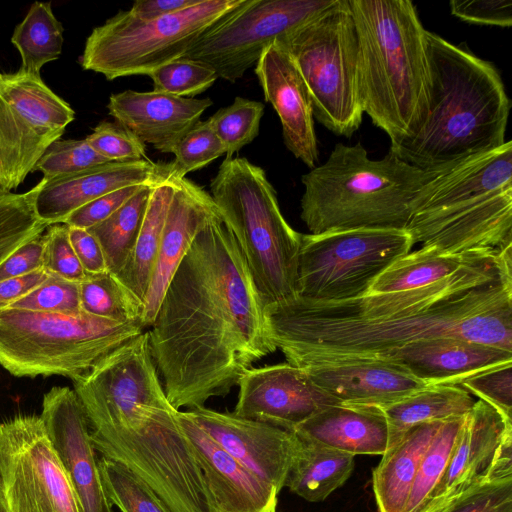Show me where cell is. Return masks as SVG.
Instances as JSON below:
<instances>
[{
  "label": "cell",
  "instance_id": "obj_21",
  "mask_svg": "<svg viewBox=\"0 0 512 512\" xmlns=\"http://www.w3.org/2000/svg\"><path fill=\"white\" fill-rule=\"evenodd\" d=\"M170 177L168 163L140 161L106 162L81 172L43 180L35 199V211L50 225L63 223L75 210L114 190L130 186L156 184Z\"/></svg>",
  "mask_w": 512,
  "mask_h": 512
},
{
  "label": "cell",
  "instance_id": "obj_50",
  "mask_svg": "<svg viewBox=\"0 0 512 512\" xmlns=\"http://www.w3.org/2000/svg\"><path fill=\"white\" fill-rule=\"evenodd\" d=\"M43 234L18 247L0 264V281L43 268Z\"/></svg>",
  "mask_w": 512,
  "mask_h": 512
},
{
  "label": "cell",
  "instance_id": "obj_41",
  "mask_svg": "<svg viewBox=\"0 0 512 512\" xmlns=\"http://www.w3.org/2000/svg\"><path fill=\"white\" fill-rule=\"evenodd\" d=\"M148 76L154 91L185 98L201 94L219 78L208 65L185 58L162 65Z\"/></svg>",
  "mask_w": 512,
  "mask_h": 512
},
{
  "label": "cell",
  "instance_id": "obj_49",
  "mask_svg": "<svg viewBox=\"0 0 512 512\" xmlns=\"http://www.w3.org/2000/svg\"><path fill=\"white\" fill-rule=\"evenodd\" d=\"M451 13L466 22L510 27L512 25L511 0H452Z\"/></svg>",
  "mask_w": 512,
  "mask_h": 512
},
{
  "label": "cell",
  "instance_id": "obj_17",
  "mask_svg": "<svg viewBox=\"0 0 512 512\" xmlns=\"http://www.w3.org/2000/svg\"><path fill=\"white\" fill-rule=\"evenodd\" d=\"M238 386L235 415L289 431L340 403L318 387L304 369L289 363L252 367Z\"/></svg>",
  "mask_w": 512,
  "mask_h": 512
},
{
  "label": "cell",
  "instance_id": "obj_14",
  "mask_svg": "<svg viewBox=\"0 0 512 512\" xmlns=\"http://www.w3.org/2000/svg\"><path fill=\"white\" fill-rule=\"evenodd\" d=\"M0 484L8 512H81L38 415L0 422Z\"/></svg>",
  "mask_w": 512,
  "mask_h": 512
},
{
  "label": "cell",
  "instance_id": "obj_53",
  "mask_svg": "<svg viewBox=\"0 0 512 512\" xmlns=\"http://www.w3.org/2000/svg\"><path fill=\"white\" fill-rule=\"evenodd\" d=\"M200 0H138L135 1L129 13L143 21L154 20L185 10Z\"/></svg>",
  "mask_w": 512,
  "mask_h": 512
},
{
  "label": "cell",
  "instance_id": "obj_43",
  "mask_svg": "<svg viewBox=\"0 0 512 512\" xmlns=\"http://www.w3.org/2000/svg\"><path fill=\"white\" fill-rule=\"evenodd\" d=\"M8 308L39 312L79 314V283L50 274L48 278L27 295Z\"/></svg>",
  "mask_w": 512,
  "mask_h": 512
},
{
  "label": "cell",
  "instance_id": "obj_16",
  "mask_svg": "<svg viewBox=\"0 0 512 512\" xmlns=\"http://www.w3.org/2000/svg\"><path fill=\"white\" fill-rule=\"evenodd\" d=\"M40 417L81 512H113L102 484L89 424L74 389L51 388L43 397Z\"/></svg>",
  "mask_w": 512,
  "mask_h": 512
},
{
  "label": "cell",
  "instance_id": "obj_48",
  "mask_svg": "<svg viewBox=\"0 0 512 512\" xmlns=\"http://www.w3.org/2000/svg\"><path fill=\"white\" fill-rule=\"evenodd\" d=\"M146 185V184H144ZM143 185H130L102 195L72 212L63 223L89 229L110 217Z\"/></svg>",
  "mask_w": 512,
  "mask_h": 512
},
{
  "label": "cell",
  "instance_id": "obj_24",
  "mask_svg": "<svg viewBox=\"0 0 512 512\" xmlns=\"http://www.w3.org/2000/svg\"><path fill=\"white\" fill-rule=\"evenodd\" d=\"M210 98H185L156 91L112 94L109 114L144 144L171 153L176 143L212 105Z\"/></svg>",
  "mask_w": 512,
  "mask_h": 512
},
{
  "label": "cell",
  "instance_id": "obj_40",
  "mask_svg": "<svg viewBox=\"0 0 512 512\" xmlns=\"http://www.w3.org/2000/svg\"><path fill=\"white\" fill-rule=\"evenodd\" d=\"M171 153L175 158L168 163L170 175L184 178L225 154V148L214 132L209 120L198 121L176 143Z\"/></svg>",
  "mask_w": 512,
  "mask_h": 512
},
{
  "label": "cell",
  "instance_id": "obj_4",
  "mask_svg": "<svg viewBox=\"0 0 512 512\" xmlns=\"http://www.w3.org/2000/svg\"><path fill=\"white\" fill-rule=\"evenodd\" d=\"M355 25L358 97L390 143L409 137L428 110L425 31L410 0H348Z\"/></svg>",
  "mask_w": 512,
  "mask_h": 512
},
{
  "label": "cell",
  "instance_id": "obj_45",
  "mask_svg": "<svg viewBox=\"0 0 512 512\" xmlns=\"http://www.w3.org/2000/svg\"><path fill=\"white\" fill-rule=\"evenodd\" d=\"M85 140L109 162L148 159L145 144L117 122H100Z\"/></svg>",
  "mask_w": 512,
  "mask_h": 512
},
{
  "label": "cell",
  "instance_id": "obj_54",
  "mask_svg": "<svg viewBox=\"0 0 512 512\" xmlns=\"http://www.w3.org/2000/svg\"><path fill=\"white\" fill-rule=\"evenodd\" d=\"M0 512H8L1 484H0Z\"/></svg>",
  "mask_w": 512,
  "mask_h": 512
},
{
  "label": "cell",
  "instance_id": "obj_1",
  "mask_svg": "<svg viewBox=\"0 0 512 512\" xmlns=\"http://www.w3.org/2000/svg\"><path fill=\"white\" fill-rule=\"evenodd\" d=\"M264 311L276 348L300 368L376 358L435 337L512 351V247L421 288L341 302L296 297Z\"/></svg>",
  "mask_w": 512,
  "mask_h": 512
},
{
  "label": "cell",
  "instance_id": "obj_20",
  "mask_svg": "<svg viewBox=\"0 0 512 512\" xmlns=\"http://www.w3.org/2000/svg\"><path fill=\"white\" fill-rule=\"evenodd\" d=\"M302 369L323 391L348 405L383 408L429 386L402 365L379 358H346Z\"/></svg>",
  "mask_w": 512,
  "mask_h": 512
},
{
  "label": "cell",
  "instance_id": "obj_22",
  "mask_svg": "<svg viewBox=\"0 0 512 512\" xmlns=\"http://www.w3.org/2000/svg\"><path fill=\"white\" fill-rule=\"evenodd\" d=\"M177 418L219 512H276L279 491L222 449L187 413Z\"/></svg>",
  "mask_w": 512,
  "mask_h": 512
},
{
  "label": "cell",
  "instance_id": "obj_34",
  "mask_svg": "<svg viewBox=\"0 0 512 512\" xmlns=\"http://www.w3.org/2000/svg\"><path fill=\"white\" fill-rule=\"evenodd\" d=\"M154 185H143L110 217L87 229L100 243L107 271L114 276L121 272L129 260Z\"/></svg>",
  "mask_w": 512,
  "mask_h": 512
},
{
  "label": "cell",
  "instance_id": "obj_8",
  "mask_svg": "<svg viewBox=\"0 0 512 512\" xmlns=\"http://www.w3.org/2000/svg\"><path fill=\"white\" fill-rule=\"evenodd\" d=\"M141 320L117 322L85 312L0 310V365L16 377L85 376L115 349L144 332Z\"/></svg>",
  "mask_w": 512,
  "mask_h": 512
},
{
  "label": "cell",
  "instance_id": "obj_52",
  "mask_svg": "<svg viewBox=\"0 0 512 512\" xmlns=\"http://www.w3.org/2000/svg\"><path fill=\"white\" fill-rule=\"evenodd\" d=\"M49 273L41 268L26 275L0 281V310L8 308L37 286L42 284Z\"/></svg>",
  "mask_w": 512,
  "mask_h": 512
},
{
  "label": "cell",
  "instance_id": "obj_13",
  "mask_svg": "<svg viewBox=\"0 0 512 512\" xmlns=\"http://www.w3.org/2000/svg\"><path fill=\"white\" fill-rule=\"evenodd\" d=\"M74 116L40 75L0 72V192H11L33 172Z\"/></svg>",
  "mask_w": 512,
  "mask_h": 512
},
{
  "label": "cell",
  "instance_id": "obj_33",
  "mask_svg": "<svg viewBox=\"0 0 512 512\" xmlns=\"http://www.w3.org/2000/svg\"><path fill=\"white\" fill-rule=\"evenodd\" d=\"M63 31L62 24L52 12L51 2H34L11 37L21 56L19 70L40 75L46 63L59 58L64 43Z\"/></svg>",
  "mask_w": 512,
  "mask_h": 512
},
{
  "label": "cell",
  "instance_id": "obj_37",
  "mask_svg": "<svg viewBox=\"0 0 512 512\" xmlns=\"http://www.w3.org/2000/svg\"><path fill=\"white\" fill-rule=\"evenodd\" d=\"M465 416L453 417L443 421L423 454L404 512H421L429 495L446 469L461 432Z\"/></svg>",
  "mask_w": 512,
  "mask_h": 512
},
{
  "label": "cell",
  "instance_id": "obj_6",
  "mask_svg": "<svg viewBox=\"0 0 512 512\" xmlns=\"http://www.w3.org/2000/svg\"><path fill=\"white\" fill-rule=\"evenodd\" d=\"M264 306L297 297L301 233L281 213L265 171L244 157H226L210 184Z\"/></svg>",
  "mask_w": 512,
  "mask_h": 512
},
{
  "label": "cell",
  "instance_id": "obj_19",
  "mask_svg": "<svg viewBox=\"0 0 512 512\" xmlns=\"http://www.w3.org/2000/svg\"><path fill=\"white\" fill-rule=\"evenodd\" d=\"M255 74L279 116L284 144L306 166L316 167L319 152L313 109L306 83L292 57L280 44H270L255 64Z\"/></svg>",
  "mask_w": 512,
  "mask_h": 512
},
{
  "label": "cell",
  "instance_id": "obj_2",
  "mask_svg": "<svg viewBox=\"0 0 512 512\" xmlns=\"http://www.w3.org/2000/svg\"><path fill=\"white\" fill-rule=\"evenodd\" d=\"M147 332L176 410L227 395L276 351L245 258L219 210L196 235Z\"/></svg>",
  "mask_w": 512,
  "mask_h": 512
},
{
  "label": "cell",
  "instance_id": "obj_46",
  "mask_svg": "<svg viewBox=\"0 0 512 512\" xmlns=\"http://www.w3.org/2000/svg\"><path fill=\"white\" fill-rule=\"evenodd\" d=\"M43 269L66 280L80 283L87 277L69 240L68 225L53 224L43 234Z\"/></svg>",
  "mask_w": 512,
  "mask_h": 512
},
{
  "label": "cell",
  "instance_id": "obj_35",
  "mask_svg": "<svg viewBox=\"0 0 512 512\" xmlns=\"http://www.w3.org/2000/svg\"><path fill=\"white\" fill-rule=\"evenodd\" d=\"M81 311L117 322L141 320L139 303L111 273L87 275L79 283Z\"/></svg>",
  "mask_w": 512,
  "mask_h": 512
},
{
  "label": "cell",
  "instance_id": "obj_26",
  "mask_svg": "<svg viewBox=\"0 0 512 512\" xmlns=\"http://www.w3.org/2000/svg\"><path fill=\"white\" fill-rule=\"evenodd\" d=\"M509 187H512L510 140L439 174L431 181L428 195L411 219L437 215Z\"/></svg>",
  "mask_w": 512,
  "mask_h": 512
},
{
  "label": "cell",
  "instance_id": "obj_30",
  "mask_svg": "<svg viewBox=\"0 0 512 512\" xmlns=\"http://www.w3.org/2000/svg\"><path fill=\"white\" fill-rule=\"evenodd\" d=\"M175 177L152 187L144 219L128 262L115 276L142 305L155 266L162 232L174 193Z\"/></svg>",
  "mask_w": 512,
  "mask_h": 512
},
{
  "label": "cell",
  "instance_id": "obj_38",
  "mask_svg": "<svg viewBox=\"0 0 512 512\" xmlns=\"http://www.w3.org/2000/svg\"><path fill=\"white\" fill-rule=\"evenodd\" d=\"M102 484L111 505L121 512H171L161 499L124 465L98 459Z\"/></svg>",
  "mask_w": 512,
  "mask_h": 512
},
{
  "label": "cell",
  "instance_id": "obj_25",
  "mask_svg": "<svg viewBox=\"0 0 512 512\" xmlns=\"http://www.w3.org/2000/svg\"><path fill=\"white\" fill-rule=\"evenodd\" d=\"M376 358L402 365L428 385H458L479 371L512 362V351L462 338L435 337Z\"/></svg>",
  "mask_w": 512,
  "mask_h": 512
},
{
  "label": "cell",
  "instance_id": "obj_23",
  "mask_svg": "<svg viewBox=\"0 0 512 512\" xmlns=\"http://www.w3.org/2000/svg\"><path fill=\"white\" fill-rule=\"evenodd\" d=\"M217 210L211 195L205 189L186 177H175L174 193L144 299L141 316L144 327L152 325L178 266L200 229Z\"/></svg>",
  "mask_w": 512,
  "mask_h": 512
},
{
  "label": "cell",
  "instance_id": "obj_12",
  "mask_svg": "<svg viewBox=\"0 0 512 512\" xmlns=\"http://www.w3.org/2000/svg\"><path fill=\"white\" fill-rule=\"evenodd\" d=\"M335 0H244L200 36L182 58L202 62L231 83L272 43L303 27Z\"/></svg>",
  "mask_w": 512,
  "mask_h": 512
},
{
  "label": "cell",
  "instance_id": "obj_32",
  "mask_svg": "<svg viewBox=\"0 0 512 512\" xmlns=\"http://www.w3.org/2000/svg\"><path fill=\"white\" fill-rule=\"evenodd\" d=\"M497 252L481 249L463 253L420 247L390 265L372 284L369 293H387L421 288L441 281Z\"/></svg>",
  "mask_w": 512,
  "mask_h": 512
},
{
  "label": "cell",
  "instance_id": "obj_10",
  "mask_svg": "<svg viewBox=\"0 0 512 512\" xmlns=\"http://www.w3.org/2000/svg\"><path fill=\"white\" fill-rule=\"evenodd\" d=\"M244 0H200L197 4L154 20L143 21L120 11L88 36L79 62L107 80L149 75L182 58L206 31Z\"/></svg>",
  "mask_w": 512,
  "mask_h": 512
},
{
  "label": "cell",
  "instance_id": "obj_18",
  "mask_svg": "<svg viewBox=\"0 0 512 512\" xmlns=\"http://www.w3.org/2000/svg\"><path fill=\"white\" fill-rule=\"evenodd\" d=\"M186 413L248 471L279 492L285 487L299 447L293 431L204 406Z\"/></svg>",
  "mask_w": 512,
  "mask_h": 512
},
{
  "label": "cell",
  "instance_id": "obj_5",
  "mask_svg": "<svg viewBox=\"0 0 512 512\" xmlns=\"http://www.w3.org/2000/svg\"><path fill=\"white\" fill-rule=\"evenodd\" d=\"M441 173L410 165L391 151L374 160L360 143H337L323 164L302 175L300 216L310 234L406 230Z\"/></svg>",
  "mask_w": 512,
  "mask_h": 512
},
{
  "label": "cell",
  "instance_id": "obj_39",
  "mask_svg": "<svg viewBox=\"0 0 512 512\" xmlns=\"http://www.w3.org/2000/svg\"><path fill=\"white\" fill-rule=\"evenodd\" d=\"M263 114L264 104L237 96L232 104L208 119L225 148L226 157H232L258 136Z\"/></svg>",
  "mask_w": 512,
  "mask_h": 512
},
{
  "label": "cell",
  "instance_id": "obj_36",
  "mask_svg": "<svg viewBox=\"0 0 512 512\" xmlns=\"http://www.w3.org/2000/svg\"><path fill=\"white\" fill-rule=\"evenodd\" d=\"M42 184L43 180L24 193L0 192V264L49 226L35 211V199Z\"/></svg>",
  "mask_w": 512,
  "mask_h": 512
},
{
  "label": "cell",
  "instance_id": "obj_51",
  "mask_svg": "<svg viewBox=\"0 0 512 512\" xmlns=\"http://www.w3.org/2000/svg\"><path fill=\"white\" fill-rule=\"evenodd\" d=\"M69 240L87 275L107 272L103 250L97 238L87 229L68 226Z\"/></svg>",
  "mask_w": 512,
  "mask_h": 512
},
{
  "label": "cell",
  "instance_id": "obj_3",
  "mask_svg": "<svg viewBox=\"0 0 512 512\" xmlns=\"http://www.w3.org/2000/svg\"><path fill=\"white\" fill-rule=\"evenodd\" d=\"M428 110L409 137L389 151L425 171H447L505 143L511 103L495 66L425 31Z\"/></svg>",
  "mask_w": 512,
  "mask_h": 512
},
{
  "label": "cell",
  "instance_id": "obj_47",
  "mask_svg": "<svg viewBox=\"0 0 512 512\" xmlns=\"http://www.w3.org/2000/svg\"><path fill=\"white\" fill-rule=\"evenodd\" d=\"M439 512H512V478L472 490Z\"/></svg>",
  "mask_w": 512,
  "mask_h": 512
},
{
  "label": "cell",
  "instance_id": "obj_31",
  "mask_svg": "<svg viewBox=\"0 0 512 512\" xmlns=\"http://www.w3.org/2000/svg\"><path fill=\"white\" fill-rule=\"evenodd\" d=\"M474 403L471 394L459 385L438 384L429 385L396 403L380 408L388 424L387 449L398 443L413 426L465 416Z\"/></svg>",
  "mask_w": 512,
  "mask_h": 512
},
{
  "label": "cell",
  "instance_id": "obj_29",
  "mask_svg": "<svg viewBox=\"0 0 512 512\" xmlns=\"http://www.w3.org/2000/svg\"><path fill=\"white\" fill-rule=\"evenodd\" d=\"M299 438L285 487L309 502H321L351 476L354 457L323 444Z\"/></svg>",
  "mask_w": 512,
  "mask_h": 512
},
{
  "label": "cell",
  "instance_id": "obj_9",
  "mask_svg": "<svg viewBox=\"0 0 512 512\" xmlns=\"http://www.w3.org/2000/svg\"><path fill=\"white\" fill-rule=\"evenodd\" d=\"M295 62L308 88L313 117L336 135L350 137L362 123L358 97V46L348 0L275 41Z\"/></svg>",
  "mask_w": 512,
  "mask_h": 512
},
{
  "label": "cell",
  "instance_id": "obj_7",
  "mask_svg": "<svg viewBox=\"0 0 512 512\" xmlns=\"http://www.w3.org/2000/svg\"><path fill=\"white\" fill-rule=\"evenodd\" d=\"M169 401L146 405L90 430L96 451L124 465L171 512H219L192 445Z\"/></svg>",
  "mask_w": 512,
  "mask_h": 512
},
{
  "label": "cell",
  "instance_id": "obj_28",
  "mask_svg": "<svg viewBox=\"0 0 512 512\" xmlns=\"http://www.w3.org/2000/svg\"><path fill=\"white\" fill-rule=\"evenodd\" d=\"M443 421L413 426L384 452L372 473L378 512H404L423 454Z\"/></svg>",
  "mask_w": 512,
  "mask_h": 512
},
{
  "label": "cell",
  "instance_id": "obj_15",
  "mask_svg": "<svg viewBox=\"0 0 512 512\" xmlns=\"http://www.w3.org/2000/svg\"><path fill=\"white\" fill-rule=\"evenodd\" d=\"M508 478H512V420L477 400L421 512H439L472 490Z\"/></svg>",
  "mask_w": 512,
  "mask_h": 512
},
{
  "label": "cell",
  "instance_id": "obj_44",
  "mask_svg": "<svg viewBox=\"0 0 512 512\" xmlns=\"http://www.w3.org/2000/svg\"><path fill=\"white\" fill-rule=\"evenodd\" d=\"M458 385L512 420V362L479 371Z\"/></svg>",
  "mask_w": 512,
  "mask_h": 512
},
{
  "label": "cell",
  "instance_id": "obj_11",
  "mask_svg": "<svg viewBox=\"0 0 512 512\" xmlns=\"http://www.w3.org/2000/svg\"><path fill=\"white\" fill-rule=\"evenodd\" d=\"M406 230L351 229L302 234L297 297L341 302L369 293L374 281L414 245Z\"/></svg>",
  "mask_w": 512,
  "mask_h": 512
},
{
  "label": "cell",
  "instance_id": "obj_27",
  "mask_svg": "<svg viewBox=\"0 0 512 512\" xmlns=\"http://www.w3.org/2000/svg\"><path fill=\"white\" fill-rule=\"evenodd\" d=\"M293 432L353 456L383 455L389 438L388 424L380 408L343 403L326 407Z\"/></svg>",
  "mask_w": 512,
  "mask_h": 512
},
{
  "label": "cell",
  "instance_id": "obj_42",
  "mask_svg": "<svg viewBox=\"0 0 512 512\" xmlns=\"http://www.w3.org/2000/svg\"><path fill=\"white\" fill-rule=\"evenodd\" d=\"M109 162L85 139L56 140L44 152L33 171H40L46 181L72 175Z\"/></svg>",
  "mask_w": 512,
  "mask_h": 512
}]
</instances>
